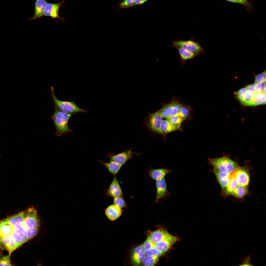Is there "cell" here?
I'll use <instances>...</instances> for the list:
<instances>
[{
  "label": "cell",
  "mask_w": 266,
  "mask_h": 266,
  "mask_svg": "<svg viewBox=\"0 0 266 266\" xmlns=\"http://www.w3.org/2000/svg\"><path fill=\"white\" fill-rule=\"evenodd\" d=\"M24 219L29 240L34 238L37 234L39 230L40 221L36 211L33 207L24 211Z\"/></svg>",
  "instance_id": "obj_1"
},
{
  "label": "cell",
  "mask_w": 266,
  "mask_h": 266,
  "mask_svg": "<svg viewBox=\"0 0 266 266\" xmlns=\"http://www.w3.org/2000/svg\"><path fill=\"white\" fill-rule=\"evenodd\" d=\"M73 114L63 111L55 106L54 112L51 117L56 128V135L61 136L71 132L68 123Z\"/></svg>",
  "instance_id": "obj_2"
},
{
  "label": "cell",
  "mask_w": 266,
  "mask_h": 266,
  "mask_svg": "<svg viewBox=\"0 0 266 266\" xmlns=\"http://www.w3.org/2000/svg\"><path fill=\"white\" fill-rule=\"evenodd\" d=\"M209 160L214 168L230 174L239 167L236 162L227 157L210 158Z\"/></svg>",
  "instance_id": "obj_3"
},
{
  "label": "cell",
  "mask_w": 266,
  "mask_h": 266,
  "mask_svg": "<svg viewBox=\"0 0 266 266\" xmlns=\"http://www.w3.org/2000/svg\"><path fill=\"white\" fill-rule=\"evenodd\" d=\"M51 96L54 105L64 112L74 114L79 112H86V109H82L73 102L63 101L58 100L54 95L53 87H51Z\"/></svg>",
  "instance_id": "obj_4"
},
{
  "label": "cell",
  "mask_w": 266,
  "mask_h": 266,
  "mask_svg": "<svg viewBox=\"0 0 266 266\" xmlns=\"http://www.w3.org/2000/svg\"><path fill=\"white\" fill-rule=\"evenodd\" d=\"M172 45L173 46H177L182 47L199 55L204 52V50L200 44L192 40L173 41L172 42Z\"/></svg>",
  "instance_id": "obj_5"
},
{
  "label": "cell",
  "mask_w": 266,
  "mask_h": 266,
  "mask_svg": "<svg viewBox=\"0 0 266 266\" xmlns=\"http://www.w3.org/2000/svg\"><path fill=\"white\" fill-rule=\"evenodd\" d=\"M146 256L142 244L135 247L131 252L130 258L132 264L134 266L140 265Z\"/></svg>",
  "instance_id": "obj_6"
},
{
  "label": "cell",
  "mask_w": 266,
  "mask_h": 266,
  "mask_svg": "<svg viewBox=\"0 0 266 266\" xmlns=\"http://www.w3.org/2000/svg\"><path fill=\"white\" fill-rule=\"evenodd\" d=\"M182 105L178 102H173L164 106L160 110L163 117L167 119L171 116L179 115Z\"/></svg>",
  "instance_id": "obj_7"
},
{
  "label": "cell",
  "mask_w": 266,
  "mask_h": 266,
  "mask_svg": "<svg viewBox=\"0 0 266 266\" xmlns=\"http://www.w3.org/2000/svg\"><path fill=\"white\" fill-rule=\"evenodd\" d=\"M178 240L179 239L177 237L169 234L164 239L155 244V247L159 251L164 253Z\"/></svg>",
  "instance_id": "obj_8"
},
{
  "label": "cell",
  "mask_w": 266,
  "mask_h": 266,
  "mask_svg": "<svg viewBox=\"0 0 266 266\" xmlns=\"http://www.w3.org/2000/svg\"><path fill=\"white\" fill-rule=\"evenodd\" d=\"M65 3V0H62L60 2L56 3H47L44 16H50L52 18L59 19L62 21H65V19L60 17L59 15L60 7Z\"/></svg>",
  "instance_id": "obj_9"
},
{
  "label": "cell",
  "mask_w": 266,
  "mask_h": 266,
  "mask_svg": "<svg viewBox=\"0 0 266 266\" xmlns=\"http://www.w3.org/2000/svg\"><path fill=\"white\" fill-rule=\"evenodd\" d=\"M235 176L238 185L248 186L249 182V176L246 168L239 167L234 171Z\"/></svg>",
  "instance_id": "obj_10"
},
{
  "label": "cell",
  "mask_w": 266,
  "mask_h": 266,
  "mask_svg": "<svg viewBox=\"0 0 266 266\" xmlns=\"http://www.w3.org/2000/svg\"><path fill=\"white\" fill-rule=\"evenodd\" d=\"M163 117L160 111L151 114L149 116V127L152 131L159 133Z\"/></svg>",
  "instance_id": "obj_11"
},
{
  "label": "cell",
  "mask_w": 266,
  "mask_h": 266,
  "mask_svg": "<svg viewBox=\"0 0 266 266\" xmlns=\"http://www.w3.org/2000/svg\"><path fill=\"white\" fill-rule=\"evenodd\" d=\"M156 192L155 201L158 202L159 200L165 197L167 193L166 185L165 178L156 181Z\"/></svg>",
  "instance_id": "obj_12"
},
{
  "label": "cell",
  "mask_w": 266,
  "mask_h": 266,
  "mask_svg": "<svg viewBox=\"0 0 266 266\" xmlns=\"http://www.w3.org/2000/svg\"><path fill=\"white\" fill-rule=\"evenodd\" d=\"M214 171L223 191L225 192L230 180L231 173L222 172L214 168Z\"/></svg>",
  "instance_id": "obj_13"
},
{
  "label": "cell",
  "mask_w": 266,
  "mask_h": 266,
  "mask_svg": "<svg viewBox=\"0 0 266 266\" xmlns=\"http://www.w3.org/2000/svg\"><path fill=\"white\" fill-rule=\"evenodd\" d=\"M134 153L131 150L122 152L110 157V161L115 162L122 166L128 160L132 158Z\"/></svg>",
  "instance_id": "obj_14"
},
{
  "label": "cell",
  "mask_w": 266,
  "mask_h": 266,
  "mask_svg": "<svg viewBox=\"0 0 266 266\" xmlns=\"http://www.w3.org/2000/svg\"><path fill=\"white\" fill-rule=\"evenodd\" d=\"M107 193L110 196L113 198L123 196L122 191L115 176L109 187Z\"/></svg>",
  "instance_id": "obj_15"
},
{
  "label": "cell",
  "mask_w": 266,
  "mask_h": 266,
  "mask_svg": "<svg viewBox=\"0 0 266 266\" xmlns=\"http://www.w3.org/2000/svg\"><path fill=\"white\" fill-rule=\"evenodd\" d=\"M105 213L109 219L114 221L121 215L122 211L121 208L114 204L109 206L106 209Z\"/></svg>",
  "instance_id": "obj_16"
},
{
  "label": "cell",
  "mask_w": 266,
  "mask_h": 266,
  "mask_svg": "<svg viewBox=\"0 0 266 266\" xmlns=\"http://www.w3.org/2000/svg\"><path fill=\"white\" fill-rule=\"evenodd\" d=\"M47 2L46 0H36L34 16L29 20H33L44 16V13Z\"/></svg>",
  "instance_id": "obj_17"
},
{
  "label": "cell",
  "mask_w": 266,
  "mask_h": 266,
  "mask_svg": "<svg viewBox=\"0 0 266 266\" xmlns=\"http://www.w3.org/2000/svg\"><path fill=\"white\" fill-rule=\"evenodd\" d=\"M169 234L166 229L160 228L150 232L149 236L152 242L155 244L164 239Z\"/></svg>",
  "instance_id": "obj_18"
},
{
  "label": "cell",
  "mask_w": 266,
  "mask_h": 266,
  "mask_svg": "<svg viewBox=\"0 0 266 266\" xmlns=\"http://www.w3.org/2000/svg\"><path fill=\"white\" fill-rule=\"evenodd\" d=\"M14 227V231L20 238L23 244L29 240L24 221L17 223Z\"/></svg>",
  "instance_id": "obj_19"
},
{
  "label": "cell",
  "mask_w": 266,
  "mask_h": 266,
  "mask_svg": "<svg viewBox=\"0 0 266 266\" xmlns=\"http://www.w3.org/2000/svg\"><path fill=\"white\" fill-rule=\"evenodd\" d=\"M173 47L178 50L180 55V62L183 64H185L186 61L191 59L199 55L180 46H174Z\"/></svg>",
  "instance_id": "obj_20"
},
{
  "label": "cell",
  "mask_w": 266,
  "mask_h": 266,
  "mask_svg": "<svg viewBox=\"0 0 266 266\" xmlns=\"http://www.w3.org/2000/svg\"><path fill=\"white\" fill-rule=\"evenodd\" d=\"M1 241L3 249H6L9 255L17 248L13 239L12 234L6 237H1Z\"/></svg>",
  "instance_id": "obj_21"
},
{
  "label": "cell",
  "mask_w": 266,
  "mask_h": 266,
  "mask_svg": "<svg viewBox=\"0 0 266 266\" xmlns=\"http://www.w3.org/2000/svg\"><path fill=\"white\" fill-rule=\"evenodd\" d=\"M12 226L6 219L0 221V235L2 237H5L11 234L14 230Z\"/></svg>",
  "instance_id": "obj_22"
},
{
  "label": "cell",
  "mask_w": 266,
  "mask_h": 266,
  "mask_svg": "<svg viewBox=\"0 0 266 266\" xmlns=\"http://www.w3.org/2000/svg\"><path fill=\"white\" fill-rule=\"evenodd\" d=\"M181 127L173 125L167 119L162 120L161 124L159 133L166 134L180 129Z\"/></svg>",
  "instance_id": "obj_23"
},
{
  "label": "cell",
  "mask_w": 266,
  "mask_h": 266,
  "mask_svg": "<svg viewBox=\"0 0 266 266\" xmlns=\"http://www.w3.org/2000/svg\"><path fill=\"white\" fill-rule=\"evenodd\" d=\"M171 172L169 170L163 168L151 169L149 171V175L151 178L156 181L164 178Z\"/></svg>",
  "instance_id": "obj_24"
},
{
  "label": "cell",
  "mask_w": 266,
  "mask_h": 266,
  "mask_svg": "<svg viewBox=\"0 0 266 266\" xmlns=\"http://www.w3.org/2000/svg\"><path fill=\"white\" fill-rule=\"evenodd\" d=\"M266 103V94L263 93H257L255 92L253 93L249 106L264 104Z\"/></svg>",
  "instance_id": "obj_25"
},
{
  "label": "cell",
  "mask_w": 266,
  "mask_h": 266,
  "mask_svg": "<svg viewBox=\"0 0 266 266\" xmlns=\"http://www.w3.org/2000/svg\"><path fill=\"white\" fill-rule=\"evenodd\" d=\"M100 162L105 166L110 173L115 175L118 172L122 166L111 161L107 163L101 161Z\"/></svg>",
  "instance_id": "obj_26"
},
{
  "label": "cell",
  "mask_w": 266,
  "mask_h": 266,
  "mask_svg": "<svg viewBox=\"0 0 266 266\" xmlns=\"http://www.w3.org/2000/svg\"><path fill=\"white\" fill-rule=\"evenodd\" d=\"M238 185L235 176L234 172L230 175V180L225 192L226 195H231L232 192Z\"/></svg>",
  "instance_id": "obj_27"
},
{
  "label": "cell",
  "mask_w": 266,
  "mask_h": 266,
  "mask_svg": "<svg viewBox=\"0 0 266 266\" xmlns=\"http://www.w3.org/2000/svg\"><path fill=\"white\" fill-rule=\"evenodd\" d=\"M24 211H21L6 219L12 226H14L17 223L24 221Z\"/></svg>",
  "instance_id": "obj_28"
},
{
  "label": "cell",
  "mask_w": 266,
  "mask_h": 266,
  "mask_svg": "<svg viewBox=\"0 0 266 266\" xmlns=\"http://www.w3.org/2000/svg\"><path fill=\"white\" fill-rule=\"evenodd\" d=\"M248 186L243 187L238 185L233 191L231 195L238 198L244 197L248 193Z\"/></svg>",
  "instance_id": "obj_29"
},
{
  "label": "cell",
  "mask_w": 266,
  "mask_h": 266,
  "mask_svg": "<svg viewBox=\"0 0 266 266\" xmlns=\"http://www.w3.org/2000/svg\"><path fill=\"white\" fill-rule=\"evenodd\" d=\"M158 260V257L146 255L142 263L144 266H153L157 263Z\"/></svg>",
  "instance_id": "obj_30"
},
{
  "label": "cell",
  "mask_w": 266,
  "mask_h": 266,
  "mask_svg": "<svg viewBox=\"0 0 266 266\" xmlns=\"http://www.w3.org/2000/svg\"><path fill=\"white\" fill-rule=\"evenodd\" d=\"M167 120L171 124L181 127L183 121L179 115L171 116L167 119Z\"/></svg>",
  "instance_id": "obj_31"
},
{
  "label": "cell",
  "mask_w": 266,
  "mask_h": 266,
  "mask_svg": "<svg viewBox=\"0 0 266 266\" xmlns=\"http://www.w3.org/2000/svg\"><path fill=\"white\" fill-rule=\"evenodd\" d=\"M135 0H123L118 5L119 8L125 9L134 6Z\"/></svg>",
  "instance_id": "obj_32"
},
{
  "label": "cell",
  "mask_w": 266,
  "mask_h": 266,
  "mask_svg": "<svg viewBox=\"0 0 266 266\" xmlns=\"http://www.w3.org/2000/svg\"><path fill=\"white\" fill-rule=\"evenodd\" d=\"M114 204L121 208L126 207L127 205L122 197H118L114 198Z\"/></svg>",
  "instance_id": "obj_33"
},
{
  "label": "cell",
  "mask_w": 266,
  "mask_h": 266,
  "mask_svg": "<svg viewBox=\"0 0 266 266\" xmlns=\"http://www.w3.org/2000/svg\"><path fill=\"white\" fill-rule=\"evenodd\" d=\"M247 91V90L246 87H244L241 88L235 93L237 98L243 104L244 101L245 95Z\"/></svg>",
  "instance_id": "obj_34"
},
{
  "label": "cell",
  "mask_w": 266,
  "mask_h": 266,
  "mask_svg": "<svg viewBox=\"0 0 266 266\" xmlns=\"http://www.w3.org/2000/svg\"><path fill=\"white\" fill-rule=\"evenodd\" d=\"M190 112V109L187 106H182L179 110V115L183 120L186 119L188 116Z\"/></svg>",
  "instance_id": "obj_35"
},
{
  "label": "cell",
  "mask_w": 266,
  "mask_h": 266,
  "mask_svg": "<svg viewBox=\"0 0 266 266\" xmlns=\"http://www.w3.org/2000/svg\"><path fill=\"white\" fill-rule=\"evenodd\" d=\"M146 255L150 256L159 257L163 255L164 253L161 252L155 247L147 251H145Z\"/></svg>",
  "instance_id": "obj_36"
},
{
  "label": "cell",
  "mask_w": 266,
  "mask_h": 266,
  "mask_svg": "<svg viewBox=\"0 0 266 266\" xmlns=\"http://www.w3.org/2000/svg\"><path fill=\"white\" fill-rule=\"evenodd\" d=\"M142 244L145 251L155 247V244L152 242L149 236Z\"/></svg>",
  "instance_id": "obj_37"
},
{
  "label": "cell",
  "mask_w": 266,
  "mask_h": 266,
  "mask_svg": "<svg viewBox=\"0 0 266 266\" xmlns=\"http://www.w3.org/2000/svg\"><path fill=\"white\" fill-rule=\"evenodd\" d=\"M266 81V70L256 75L254 83L255 84Z\"/></svg>",
  "instance_id": "obj_38"
},
{
  "label": "cell",
  "mask_w": 266,
  "mask_h": 266,
  "mask_svg": "<svg viewBox=\"0 0 266 266\" xmlns=\"http://www.w3.org/2000/svg\"><path fill=\"white\" fill-rule=\"evenodd\" d=\"M10 255L1 256L0 258V266H12Z\"/></svg>",
  "instance_id": "obj_39"
},
{
  "label": "cell",
  "mask_w": 266,
  "mask_h": 266,
  "mask_svg": "<svg viewBox=\"0 0 266 266\" xmlns=\"http://www.w3.org/2000/svg\"><path fill=\"white\" fill-rule=\"evenodd\" d=\"M254 92H252L247 90V91L245 94V100L243 105L246 106H249V104L253 97V93Z\"/></svg>",
  "instance_id": "obj_40"
},
{
  "label": "cell",
  "mask_w": 266,
  "mask_h": 266,
  "mask_svg": "<svg viewBox=\"0 0 266 266\" xmlns=\"http://www.w3.org/2000/svg\"><path fill=\"white\" fill-rule=\"evenodd\" d=\"M254 85L255 92L257 93H264V90L266 88V81Z\"/></svg>",
  "instance_id": "obj_41"
},
{
  "label": "cell",
  "mask_w": 266,
  "mask_h": 266,
  "mask_svg": "<svg viewBox=\"0 0 266 266\" xmlns=\"http://www.w3.org/2000/svg\"><path fill=\"white\" fill-rule=\"evenodd\" d=\"M13 239L16 244L17 248L23 244L20 238L14 231L12 233Z\"/></svg>",
  "instance_id": "obj_42"
},
{
  "label": "cell",
  "mask_w": 266,
  "mask_h": 266,
  "mask_svg": "<svg viewBox=\"0 0 266 266\" xmlns=\"http://www.w3.org/2000/svg\"><path fill=\"white\" fill-rule=\"evenodd\" d=\"M229 2L241 4L244 6L246 9L248 11L252 9V5H249L240 0H225Z\"/></svg>",
  "instance_id": "obj_43"
},
{
  "label": "cell",
  "mask_w": 266,
  "mask_h": 266,
  "mask_svg": "<svg viewBox=\"0 0 266 266\" xmlns=\"http://www.w3.org/2000/svg\"><path fill=\"white\" fill-rule=\"evenodd\" d=\"M250 256H249L246 257L243 263L241 266H252V265L250 262Z\"/></svg>",
  "instance_id": "obj_44"
},
{
  "label": "cell",
  "mask_w": 266,
  "mask_h": 266,
  "mask_svg": "<svg viewBox=\"0 0 266 266\" xmlns=\"http://www.w3.org/2000/svg\"><path fill=\"white\" fill-rule=\"evenodd\" d=\"M255 85L254 84H251L247 85L246 88L247 90L253 92H255Z\"/></svg>",
  "instance_id": "obj_45"
},
{
  "label": "cell",
  "mask_w": 266,
  "mask_h": 266,
  "mask_svg": "<svg viewBox=\"0 0 266 266\" xmlns=\"http://www.w3.org/2000/svg\"><path fill=\"white\" fill-rule=\"evenodd\" d=\"M149 0H135L134 4V6L136 5H139L143 4Z\"/></svg>",
  "instance_id": "obj_46"
},
{
  "label": "cell",
  "mask_w": 266,
  "mask_h": 266,
  "mask_svg": "<svg viewBox=\"0 0 266 266\" xmlns=\"http://www.w3.org/2000/svg\"><path fill=\"white\" fill-rule=\"evenodd\" d=\"M242 1L245 3L246 4L249 5H252L251 4L250 2L249 1V0H240Z\"/></svg>",
  "instance_id": "obj_47"
},
{
  "label": "cell",
  "mask_w": 266,
  "mask_h": 266,
  "mask_svg": "<svg viewBox=\"0 0 266 266\" xmlns=\"http://www.w3.org/2000/svg\"><path fill=\"white\" fill-rule=\"evenodd\" d=\"M1 237L0 235V248L2 249H3V247L1 241Z\"/></svg>",
  "instance_id": "obj_48"
}]
</instances>
